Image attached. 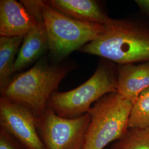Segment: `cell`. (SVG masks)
Wrapping results in <instances>:
<instances>
[{"mask_svg": "<svg viewBox=\"0 0 149 149\" xmlns=\"http://www.w3.org/2000/svg\"><path fill=\"white\" fill-rule=\"evenodd\" d=\"M38 118V130L45 149H82L90 122L88 113L62 117L47 108Z\"/></svg>", "mask_w": 149, "mask_h": 149, "instance_id": "8992f818", "label": "cell"}, {"mask_svg": "<svg viewBox=\"0 0 149 149\" xmlns=\"http://www.w3.org/2000/svg\"><path fill=\"white\" fill-rule=\"evenodd\" d=\"M133 103L118 92L102 97L88 112L90 122L82 149H103L127 133Z\"/></svg>", "mask_w": 149, "mask_h": 149, "instance_id": "3957f363", "label": "cell"}, {"mask_svg": "<svg viewBox=\"0 0 149 149\" xmlns=\"http://www.w3.org/2000/svg\"><path fill=\"white\" fill-rule=\"evenodd\" d=\"M48 5L66 16L80 21L107 25L113 21L93 0H51Z\"/></svg>", "mask_w": 149, "mask_h": 149, "instance_id": "30bf717a", "label": "cell"}, {"mask_svg": "<svg viewBox=\"0 0 149 149\" xmlns=\"http://www.w3.org/2000/svg\"><path fill=\"white\" fill-rule=\"evenodd\" d=\"M116 92V74L108 66L101 64L82 85L67 92H54L48 102V108L62 117H78L89 112L92 104L102 97Z\"/></svg>", "mask_w": 149, "mask_h": 149, "instance_id": "5b68a950", "label": "cell"}, {"mask_svg": "<svg viewBox=\"0 0 149 149\" xmlns=\"http://www.w3.org/2000/svg\"><path fill=\"white\" fill-rule=\"evenodd\" d=\"M24 37H0V86L3 89L9 82L16 55L21 48Z\"/></svg>", "mask_w": 149, "mask_h": 149, "instance_id": "7c38bea8", "label": "cell"}, {"mask_svg": "<svg viewBox=\"0 0 149 149\" xmlns=\"http://www.w3.org/2000/svg\"><path fill=\"white\" fill-rule=\"evenodd\" d=\"M48 48L49 39L45 23L39 22L24 37L12 67V73L32 63Z\"/></svg>", "mask_w": 149, "mask_h": 149, "instance_id": "8fae6325", "label": "cell"}, {"mask_svg": "<svg viewBox=\"0 0 149 149\" xmlns=\"http://www.w3.org/2000/svg\"><path fill=\"white\" fill-rule=\"evenodd\" d=\"M0 125L24 149H45L38 130L37 117L26 107L1 97Z\"/></svg>", "mask_w": 149, "mask_h": 149, "instance_id": "52a82bcc", "label": "cell"}, {"mask_svg": "<svg viewBox=\"0 0 149 149\" xmlns=\"http://www.w3.org/2000/svg\"><path fill=\"white\" fill-rule=\"evenodd\" d=\"M43 21L49 39L50 52L61 58L98 37L106 25L80 21L54 10L47 1H42Z\"/></svg>", "mask_w": 149, "mask_h": 149, "instance_id": "277c9868", "label": "cell"}, {"mask_svg": "<svg viewBox=\"0 0 149 149\" xmlns=\"http://www.w3.org/2000/svg\"><path fill=\"white\" fill-rule=\"evenodd\" d=\"M117 72L118 92L133 103L149 87V61L138 65H120Z\"/></svg>", "mask_w": 149, "mask_h": 149, "instance_id": "9c48e42d", "label": "cell"}, {"mask_svg": "<svg viewBox=\"0 0 149 149\" xmlns=\"http://www.w3.org/2000/svg\"><path fill=\"white\" fill-rule=\"evenodd\" d=\"M135 2L139 8L149 16V0H136Z\"/></svg>", "mask_w": 149, "mask_h": 149, "instance_id": "2e32d148", "label": "cell"}, {"mask_svg": "<svg viewBox=\"0 0 149 149\" xmlns=\"http://www.w3.org/2000/svg\"><path fill=\"white\" fill-rule=\"evenodd\" d=\"M0 149H24L11 134L0 127Z\"/></svg>", "mask_w": 149, "mask_h": 149, "instance_id": "9a60e30c", "label": "cell"}, {"mask_svg": "<svg viewBox=\"0 0 149 149\" xmlns=\"http://www.w3.org/2000/svg\"><path fill=\"white\" fill-rule=\"evenodd\" d=\"M116 145L119 149H149V128L129 129Z\"/></svg>", "mask_w": 149, "mask_h": 149, "instance_id": "5bb4252c", "label": "cell"}, {"mask_svg": "<svg viewBox=\"0 0 149 149\" xmlns=\"http://www.w3.org/2000/svg\"><path fill=\"white\" fill-rule=\"evenodd\" d=\"M37 23L22 2L0 1L1 37H24Z\"/></svg>", "mask_w": 149, "mask_h": 149, "instance_id": "ba28073f", "label": "cell"}, {"mask_svg": "<svg viewBox=\"0 0 149 149\" xmlns=\"http://www.w3.org/2000/svg\"><path fill=\"white\" fill-rule=\"evenodd\" d=\"M120 65L149 61V29L127 20L106 25L101 34L79 50Z\"/></svg>", "mask_w": 149, "mask_h": 149, "instance_id": "6da1fadb", "label": "cell"}, {"mask_svg": "<svg viewBox=\"0 0 149 149\" xmlns=\"http://www.w3.org/2000/svg\"><path fill=\"white\" fill-rule=\"evenodd\" d=\"M67 72L63 66L39 62L9 82L1 90V97L26 107L38 117Z\"/></svg>", "mask_w": 149, "mask_h": 149, "instance_id": "7a4b0ae2", "label": "cell"}, {"mask_svg": "<svg viewBox=\"0 0 149 149\" xmlns=\"http://www.w3.org/2000/svg\"><path fill=\"white\" fill-rule=\"evenodd\" d=\"M129 129L149 128V87L134 102L129 119Z\"/></svg>", "mask_w": 149, "mask_h": 149, "instance_id": "4fadbf2b", "label": "cell"}]
</instances>
